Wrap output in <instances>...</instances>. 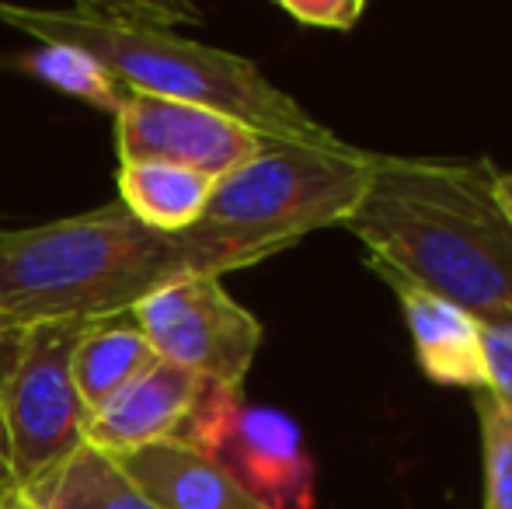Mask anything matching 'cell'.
Instances as JSON below:
<instances>
[{
	"instance_id": "6da1fadb",
	"label": "cell",
	"mask_w": 512,
	"mask_h": 509,
	"mask_svg": "<svg viewBox=\"0 0 512 509\" xmlns=\"http://www.w3.org/2000/svg\"><path fill=\"white\" fill-rule=\"evenodd\" d=\"M345 231L377 276H398L474 318H512V213L488 157L377 154Z\"/></svg>"
},
{
	"instance_id": "7a4b0ae2",
	"label": "cell",
	"mask_w": 512,
	"mask_h": 509,
	"mask_svg": "<svg viewBox=\"0 0 512 509\" xmlns=\"http://www.w3.org/2000/svg\"><path fill=\"white\" fill-rule=\"evenodd\" d=\"M178 14L196 11L161 4H77L67 11L0 4V21L7 28H18L35 42L84 49L129 91L203 105L251 126L265 140H335L328 126L317 123L297 98L272 84L248 56L178 35Z\"/></svg>"
},
{
	"instance_id": "3957f363",
	"label": "cell",
	"mask_w": 512,
	"mask_h": 509,
	"mask_svg": "<svg viewBox=\"0 0 512 509\" xmlns=\"http://www.w3.org/2000/svg\"><path fill=\"white\" fill-rule=\"evenodd\" d=\"M203 276L189 234H161L122 203L81 217L0 231V321H105L147 293Z\"/></svg>"
},
{
	"instance_id": "277c9868",
	"label": "cell",
	"mask_w": 512,
	"mask_h": 509,
	"mask_svg": "<svg viewBox=\"0 0 512 509\" xmlns=\"http://www.w3.org/2000/svg\"><path fill=\"white\" fill-rule=\"evenodd\" d=\"M377 154L335 136L328 143L269 140L223 175L189 227L199 272L216 276L290 252L314 231L345 227L363 203Z\"/></svg>"
},
{
	"instance_id": "5b68a950",
	"label": "cell",
	"mask_w": 512,
	"mask_h": 509,
	"mask_svg": "<svg viewBox=\"0 0 512 509\" xmlns=\"http://www.w3.org/2000/svg\"><path fill=\"white\" fill-rule=\"evenodd\" d=\"M91 321H39L21 328L4 394L14 492H28L84 447V412L74 387V349Z\"/></svg>"
},
{
	"instance_id": "8992f818",
	"label": "cell",
	"mask_w": 512,
	"mask_h": 509,
	"mask_svg": "<svg viewBox=\"0 0 512 509\" xmlns=\"http://www.w3.org/2000/svg\"><path fill=\"white\" fill-rule=\"evenodd\" d=\"M178 440L269 509H310L314 503V464L297 422L276 408L244 405L241 391L209 384Z\"/></svg>"
},
{
	"instance_id": "52a82bcc",
	"label": "cell",
	"mask_w": 512,
	"mask_h": 509,
	"mask_svg": "<svg viewBox=\"0 0 512 509\" xmlns=\"http://www.w3.org/2000/svg\"><path fill=\"white\" fill-rule=\"evenodd\" d=\"M129 314L157 360L175 363L213 387L244 391L265 328L216 276L175 279L147 293Z\"/></svg>"
},
{
	"instance_id": "ba28073f",
	"label": "cell",
	"mask_w": 512,
	"mask_h": 509,
	"mask_svg": "<svg viewBox=\"0 0 512 509\" xmlns=\"http://www.w3.org/2000/svg\"><path fill=\"white\" fill-rule=\"evenodd\" d=\"M265 143L269 140L262 133L230 116H220L203 105L140 95V91H133L115 116L119 164L164 161L203 171L216 182L248 164Z\"/></svg>"
},
{
	"instance_id": "9c48e42d",
	"label": "cell",
	"mask_w": 512,
	"mask_h": 509,
	"mask_svg": "<svg viewBox=\"0 0 512 509\" xmlns=\"http://www.w3.org/2000/svg\"><path fill=\"white\" fill-rule=\"evenodd\" d=\"M206 387L209 384L203 377L189 374L175 363L157 360L133 384L122 387L105 408L88 415L84 447L115 461V457L133 454V450L178 440Z\"/></svg>"
},
{
	"instance_id": "30bf717a",
	"label": "cell",
	"mask_w": 512,
	"mask_h": 509,
	"mask_svg": "<svg viewBox=\"0 0 512 509\" xmlns=\"http://www.w3.org/2000/svg\"><path fill=\"white\" fill-rule=\"evenodd\" d=\"M401 300L405 325L415 346V360L432 384L485 391V360H481L478 318L422 286L398 276H380Z\"/></svg>"
},
{
	"instance_id": "8fae6325",
	"label": "cell",
	"mask_w": 512,
	"mask_h": 509,
	"mask_svg": "<svg viewBox=\"0 0 512 509\" xmlns=\"http://www.w3.org/2000/svg\"><path fill=\"white\" fill-rule=\"evenodd\" d=\"M115 464L164 509H269L182 440L133 450Z\"/></svg>"
},
{
	"instance_id": "7c38bea8",
	"label": "cell",
	"mask_w": 512,
	"mask_h": 509,
	"mask_svg": "<svg viewBox=\"0 0 512 509\" xmlns=\"http://www.w3.org/2000/svg\"><path fill=\"white\" fill-rule=\"evenodd\" d=\"M216 178L164 161L119 164V203L133 220L161 234H185L203 217Z\"/></svg>"
},
{
	"instance_id": "4fadbf2b",
	"label": "cell",
	"mask_w": 512,
	"mask_h": 509,
	"mask_svg": "<svg viewBox=\"0 0 512 509\" xmlns=\"http://www.w3.org/2000/svg\"><path fill=\"white\" fill-rule=\"evenodd\" d=\"M154 363L157 353L136 328L133 314L91 321L74 349V387L84 412L95 415Z\"/></svg>"
},
{
	"instance_id": "5bb4252c",
	"label": "cell",
	"mask_w": 512,
	"mask_h": 509,
	"mask_svg": "<svg viewBox=\"0 0 512 509\" xmlns=\"http://www.w3.org/2000/svg\"><path fill=\"white\" fill-rule=\"evenodd\" d=\"M42 509H164L112 457L81 447L56 475L25 492Z\"/></svg>"
},
{
	"instance_id": "9a60e30c",
	"label": "cell",
	"mask_w": 512,
	"mask_h": 509,
	"mask_svg": "<svg viewBox=\"0 0 512 509\" xmlns=\"http://www.w3.org/2000/svg\"><path fill=\"white\" fill-rule=\"evenodd\" d=\"M14 63L25 74H32L35 81L49 84V88L63 91V95L77 98V102L95 105L108 116H119L122 105L133 95L95 56L77 46H63V42H39L35 49H25V53L14 56Z\"/></svg>"
},
{
	"instance_id": "2e32d148",
	"label": "cell",
	"mask_w": 512,
	"mask_h": 509,
	"mask_svg": "<svg viewBox=\"0 0 512 509\" xmlns=\"http://www.w3.org/2000/svg\"><path fill=\"white\" fill-rule=\"evenodd\" d=\"M481 426V471H485V509H512V405L492 391H474Z\"/></svg>"
},
{
	"instance_id": "e0dca14e",
	"label": "cell",
	"mask_w": 512,
	"mask_h": 509,
	"mask_svg": "<svg viewBox=\"0 0 512 509\" xmlns=\"http://www.w3.org/2000/svg\"><path fill=\"white\" fill-rule=\"evenodd\" d=\"M481 360H485V391L512 405V318H478Z\"/></svg>"
},
{
	"instance_id": "ac0fdd59",
	"label": "cell",
	"mask_w": 512,
	"mask_h": 509,
	"mask_svg": "<svg viewBox=\"0 0 512 509\" xmlns=\"http://www.w3.org/2000/svg\"><path fill=\"white\" fill-rule=\"evenodd\" d=\"M286 14L307 28H328V32H352L363 18V0H283Z\"/></svg>"
},
{
	"instance_id": "d6986e66",
	"label": "cell",
	"mask_w": 512,
	"mask_h": 509,
	"mask_svg": "<svg viewBox=\"0 0 512 509\" xmlns=\"http://www.w3.org/2000/svg\"><path fill=\"white\" fill-rule=\"evenodd\" d=\"M21 346V328L11 325V321H0V503L14 492L11 482V454H7V419H4V394H7V381H11V367L14 356H18Z\"/></svg>"
},
{
	"instance_id": "ffe728a7",
	"label": "cell",
	"mask_w": 512,
	"mask_h": 509,
	"mask_svg": "<svg viewBox=\"0 0 512 509\" xmlns=\"http://www.w3.org/2000/svg\"><path fill=\"white\" fill-rule=\"evenodd\" d=\"M499 199H502V206L512 213V171H499Z\"/></svg>"
},
{
	"instance_id": "44dd1931",
	"label": "cell",
	"mask_w": 512,
	"mask_h": 509,
	"mask_svg": "<svg viewBox=\"0 0 512 509\" xmlns=\"http://www.w3.org/2000/svg\"><path fill=\"white\" fill-rule=\"evenodd\" d=\"M0 509H42V506H35L32 499L25 496V492H11V496L0 503Z\"/></svg>"
}]
</instances>
